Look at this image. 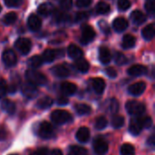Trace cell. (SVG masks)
<instances>
[{
    "label": "cell",
    "mask_w": 155,
    "mask_h": 155,
    "mask_svg": "<svg viewBox=\"0 0 155 155\" xmlns=\"http://www.w3.org/2000/svg\"><path fill=\"white\" fill-rule=\"evenodd\" d=\"M25 76L28 82L35 85H44L47 83V78L45 75L35 70H27Z\"/></svg>",
    "instance_id": "obj_1"
},
{
    "label": "cell",
    "mask_w": 155,
    "mask_h": 155,
    "mask_svg": "<svg viewBox=\"0 0 155 155\" xmlns=\"http://www.w3.org/2000/svg\"><path fill=\"white\" fill-rule=\"evenodd\" d=\"M51 119L56 124H64L72 121V115L70 113L64 110H55L51 114Z\"/></svg>",
    "instance_id": "obj_2"
},
{
    "label": "cell",
    "mask_w": 155,
    "mask_h": 155,
    "mask_svg": "<svg viewBox=\"0 0 155 155\" xmlns=\"http://www.w3.org/2000/svg\"><path fill=\"white\" fill-rule=\"evenodd\" d=\"M125 108L131 115H134V116H140L141 114H143L145 112L144 104H142L141 102H138L135 100L129 101L126 104Z\"/></svg>",
    "instance_id": "obj_3"
},
{
    "label": "cell",
    "mask_w": 155,
    "mask_h": 155,
    "mask_svg": "<svg viewBox=\"0 0 155 155\" xmlns=\"http://www.w3.org/2000/svg\"><path fill=\"white\" fill-rule=\"evenodd\" d=\"M37 134L43 139H50L54 136V130L51 124L47 122H42L37 130Z\"/></svg>",
    "instance_id": "obj_4"
},
{
    "label": "cell",
    "mask_w": 155,
    "mask_h": 155,
    "mask_svg": "<svg viewBox=\"0 0 155 155\" xmlns=\"http://www.w3.org/2000/svg\"><path fill=\"white\" fill-rule=\"evenodd\" d=\"M94 150L96 155H104L108 152V143L102 137H97L94 141Z\"/></svg>",
    "instance_id": "obj_5"
},
{
    "label": "cell",
    "mask_w": 155,
    "mask_h": 155,
    "mask_svg": "<svg viewBox=\"0 0 155 155\" xmlns=\"http://www.w3.org/2000/svg\"><path fill=\"white\" fill-rule=\"evenodd\" d=\"M95 37V31L90 25H84L82 29V36L81 43L84 45H87L92 42Z\"/></svg>",
    "instance_id": "obj_6"
},
{
    "label": "cell",
    "mask_w": 155,
    "mask_h": 155,
    "mask_svg": "<svg viewBox=\"0 0 155 155\" xmlns=\"http://www.w3.org/2000/svg\"><path fill=\"white\" fill-rule=\"evenodd\" d=\"M31 46H32L31 41L29 39H27V38L21 37V38L17 39L16 42H15V47L23 54H28L30 49H31Z\"/></svg>",
    "instance_id": "obj_7"
},
{
    "label": "cell",
    "mask_w": 155,
    "mask_h": 155,
    "mask_svg": "<svg viewBox=\"0 0 155 155\" xmlns=\"http://www.w3.org/2000/svg\"><path fill=\"white\" fill-rule=\"evenodd\" d=\"M3 62L7 66H14L17 62V57L15 53L11 49H6L2 54Z\"/></svg>",
    "instance_id": "obj_8"
},
{
    "label": "cell",
    "mask_w": 155,
    "mask_h": 155,
    "mask_svg": "<svg viewBox=\"0 0 155 155\" xmlns=\"http://www.w3.org/2000/svg\"><path fill=\"white\" fill-rule=\"evenodd\" d=\"M143 120L141 117L136 116L135 118H133L131 120L130 125H129V131L132 134L134 135H138L142 130H143Z\"/></svg>",
    "instance_id": "obj_9"
},
{
    "label": "cell",
    "mask_w": 155,
    "mask_h": 155,
    "mask_svg": "<svg viewBox=\"0 0 155 155\" xmlns=\"http://www.w3.org/2000/svg\"><path fill=\"white\" fill-rule=\"evenodd\" d=\"M22 93L27 98H35L37 95V94H38V90H37L36 85L27 82L25 84H23V86H22Z\"/></svg>",
    "instance_id": "obj_10"
},
{
    "label": "cell",
    "mask_w": 155,
    "mask_h": 155,
    "mask_svg": "<svg viewBox=\"0 0 155 155\" xmlns=\"http://www.w3.org/2000/svg\"><path fill=\"white\" fill-rule=\"evenodd\" d=\"M145 88H146V84L144 82H138L130 85L128 88V92L132 95L138 96V95H141L145 91Z\"/></svg>",
    "instance_id": "obj_11"
},
{
    "label": "cell",
    "mask_w": 155,
    "mask_h": 155,
    "mask_svg": "<svg viewBox=\"0 0 155 155\" xmlns=\"http://www.w3.org/2000/svg\"><path fill=\"white\" fill-rule=\"evenodd\" d=\"M52 72L57 77H67L70 74V70L67 66L64 64H57L53 69Z\"/></svg>",
    "instance_id": "obj_12"
},
{
    "label": "cell",
    "mask_w": 155,
    "mask_h": 155,
    "mask_svg": "<svg viewBox=\"0 0 155 155\" xmlns=\"http://www.w3.org/2000/svg\"><path fill=\"white\" fill-rule=\"evenodd\" d=\"M111 53L106 46H101L99 48V59L102 64H107L111 61Z\"/></svg>",
    "instance_id": "obj_13"
},
{
    "label": "cell",
    "mask_w": 155,
    "mask_h": 155,
    "mask_svg": "<svg viewBox=\"0 0 155 155\" xmlns=\"http://www.w3.org/2000/svg\"><path fill=\"white\" fill-rule=\"evenodd\" d=\"M127 72L132 76H140V75L146 74L147 68L143 65H141V64H135V65L131 66Z\"/></svg>",
    "instance_id": "obj_14"
},
{
    "label": "cell",
    "mask_w": 155,
    "mask_h": 155,
    "mask_svg": "<svg viewBox=\"0 0 155 155\" xmlns=\"http://www.w3.org/2000/svg\"><path fill=\"white\" fill-rule=\"evenodd\" d=\"M28 26L32 31H37L41 27V19L36 15H31L27 21Z\"/></svg>",
    "instance_id": "obj_15"
},
{
    "label": "cell",
    "mask_w": 155,
    "mask_h": 155,
    "mask_svg": "<svg viewBox=\"0 0 155 155\" xmlns=\"http://www.w3.org/2000/svg\"><path fill=\"white\" fill-rule=\"evenodd\" d=\"M90 138V131L87 127H81L76 133V139L80 143H86Z\"/></svg>",
    "instance_id": "obj_16"
},
{
    "label": "cell",
    "mask_w": 155,
    "mask_h": 155,
    "mask_svg": "<svg viewBox=\"0 0 155 155\" xmlns=\"http://www.w3.org/2000/svg\"><path fill=\"white\" fill-rule=\"evenodd\" d=\"M61 90H62L63 94L65 95H73L74 94H75L77 87L73 83L64 82L61 84Z\"/></svg>",
    "instance_id": "obj_17"
},
{
    "label": "cell",
    "mask_w": 155,
    "mask_h": 155,
    "mask_svg": "<svg viewBox=\"0 0 155 155\" xmlns=\"http://www.w3.org/2000/svg\"><path fill=\"white\" fill-rule=\"evenodd\" d=\"M113 26L115 31L117 32H123L128 27V22L124 17H118L114 21Z\"/></svg>",
    "instance_id": "obj_18"
},
{
    "label": "cell",
    "mask_w": 155,
    "mask_h": 155,
    "mask_svg": "<svg viewBox=\"0 0 155 155\" xmlns=\"http://www.w3.org/2000/svg\"><path fill=\"white\" fill-rule=\"evenodd\" d=\"M92 85L95 93L101 94L105 89V82L102 78H94L92 80Z\"/></svg>",
    "instance_id": "obj_19"
},
{
    "label": "cell",
    "mask_w": 155,
    "mask_h": 155,
    "mask_svg": "<svg viewBox=\"0 0 155 155\" xmlns=\"http://www.w3.org/2000/svg\"><path fill=\"white\" fill-rule=\"evenodd\" d=\"M68 54L73 59H79L83 55V51L75 45H70L68 47Z\"/></svg>",
    "instance_id": "obj_20"
},
{
    "label": "cell",
    "mask_w": 155,
    "mask_h": 155,
    "mask_svg": "<svg viewBox=\"0 0 155 155\" xmlns=\"http://www.w3.org/2000/svg\"><path fill=\"white\" fill-rule=\"evenodd\" d=\"M1 107L5 112H6L9 114H14V113L15 112V103L8 100V99L3 100V102L1 103Z\"/></svg>",
    "instance_id": "obj_21"
},
{
    "label": "cell",
    "mask_w": 155,
    "mask_h": 155,
    "mask_svg": "<svg viewBox=\"0 0 155 155\" xmlns=\"http://www.w3.org/2000/svg\"><path fill=\"white\" fill-rule=\"evenodd\" d=\"M131 19L133 20V22L136 25H141L143 23L145 22L146 20V16L145 15H143L141 11L139 10H135L131 14Z\"/></svg>",
    "instance_id": "obj_22"
},
{
    "label": "cell",
    "mask_w": 155,
    "mask_h": 155,
    "mask_svg": "<svg viewBox=\"0 0 155 155\" xmlns=\"http://www.w3.org/2000/svg\"><path fill=\"white\" fill-rule=\"evenodd\" d=\"M38 12L42 15H49L54 10V6L49 3H43L38 6Z\"/></svg>",
    "instance_id": "obj_23"
},
{
    "label": "cell",
    "mask_w": 155,
    "mask_h": 155,
    "mask_svg": "<svg viewBox=\"0 0 155 155\" xmlns=\"http://www.w3.org/2000/svg\"><path fill=\"white\" fill-rule=\"evenodd\" d=\"M57 51L55 50H52V49H46L44 53H43V61L47 62V63H52L54 62V60L57 57Z\"/></svg>",
    "instance_id": "obj_24"
},
{
    "label": "cell",
    "mask_w": 155,
    "mask_h": 155,
    "mask_svg": "<svg viewBox=\"0 0 155 155\" xmlns=\"http://www.w3.org/2000/svg\"><path fill=\"white\" fill-rule=\"evenodd\" d=\"M136 38L132 35H125L123 38V47L125 49L132 48L135 45Z\"/></svg>",
    "instance_id": "obj_25"
},
{
    "label": "cell",
    "mask_w": 155,
    "mask_h": 155,
    "mask_svg": "<svg viewBox=\"0 0 155 155\" xmlns=\"http://www.w3.org/2000/svg\"><path fill=\"white\" fill-rule=\"evenodd\" d=\"M74 66L81 73H86L89 70V64H88V62L86 60L83 59V58L76 59V61L74 63Z\"/></svg>",
    "instance_id": "obj_26"
},
{
    "label": "cell",
    "mask_w": 155,
    "mask_h": 155,
    "mask_svg": "<svg viewBox=\"0 0 155 155\" xmlns=\"http://www.w3.org/2000/svg\"><path fill=\"white\" fill-rule=\"evenodd\" d=\"M155 33V27L153 24H150L143 29V36L146 40H151L153 38Z\"/></svg>",
    "instance_id": "obj_27"
},
{
    "label": "cell",
    "mask_w": 155,
    "mask_h": 155,
    "mask_svg": "<svg viewBox=\"0 0 155 155\" xmlns=\"http://www.w3.org/2000/svg\"><path fill=\"white\" fill-rule=\"evenodd\" d=\"M53 104V99L49 96H45L39 99L36 103V105L40 109H47Z\"/></svg>",
    "instance_id": "obj_28"
},
{
    "label": "cell",
    "mask_w": 155,
    "mask_h": 155,
    "mask_svg": "<svg viewBox=\"0 0 155 155\" xmlns=\"http://www.w3.org/2000/svg\"><path fill=\"white\" fill-rule=\"evenodd\" d=\"M75 111L79 115H86L89 114L92 111L91 107L85 104H78L75 105Z\"/></svg>",
    "instance_id": "obj_29"
},
{
    "label": "cell",
    "mask_w": 155,
    "mask_h": 155,
    "mask_svg": "<svg viewBox=\"0 0 155 155\" xmlns=\"http://www.w3.org/2000/svg\"><path fill=\"white\" fill-rule=\"evenodd\" d=\"M68 155H89L88 152L85 148L80 147V146H71L68 151Z\"/></svg>",
    "instance_id": "obj_30"
},
{
    "label": "cell",
    "mask_w": 155,
    "mask_h": 155,
    "mask_svg": "<svg viewBox=\"0 0 155 155\" xmlns=\"http://www.w3.org/2000/svg\"><path fill=\"white\" fill-rule=\"evenodd\" d=\"M17 19V15L14 12H11V13H7L4 18H3V23L6 25H13Z\"/></svg>",
    "instance_id": "obj_31"
},
{
    "label": "cell",
    "mask_w": 155,
    "mask_h": 155,
    "mask_svg": "<svg viewBox=\"0 0 155 155\" xmlns=\"http://www.w3.org/2000/svg\"><path fill=\"white\" fill-rule=\"evenodd\" d=\"M121 155H135L134 147L130 143H125L121 147Z\"/></svg>",
    "instance_id": "obj_32"
},
{
    "label": "cell",
    "mask_w": 155,
    "mask_h": 155,
    "mask_svg": "<svg viewBox=\"0 0 155 155\" xmlns=\"http://www.w3.org/2000/svg\"><path fill=\"white\" fill-rule=\"evenodd\" d=\"M42 64H43V59L39 55H34L31 58H29V60H28V64L35 68L41 66Z\"/></svg>",
    "instance_id": "obj_33"
},
{
    "label": "cell",
    "mask_w": 155,
    "mask_h": 155,
    "mask_svg": "<svg viewBox=\"0 0 155 155\" xmlns=\"http://www.w3.org/2000/svg\"><path fill=\"white\" fill-rule=\"evenodd\" d=\"M96 11L98 14L101 15H105L110 12V5L104 2H100L96 5Z\"/></svg>",
    "instance_id": "obj_34"
},
{
    "label": "cell",
    "mask_w": 155,
    "mask_h": 155,
    "mask_svg": "<svg viewBox=\"0 0 155 155\" xmlns=\"http://www.w3.org/2000/svg\"><path fill=\"white\" fill-rule=\"evenodd\" d=\"M112 124L115 129L121 128L124 124V118L122 115H114L112 119Z\"/></svg>",
    "instance_id": "obj_35"
},
{
    "label": "cell",
    "mask_w": 155,
    "mask_h": 155,
    "mask_svg": "<svg viewBox=\"0 0 155 155\" xmlns=\"http://www.w3.org/2000/svg\"><path fill=\"white\" fill-rule=\"evenodd\" d=\"M95 128L97 130H104L107 126V120L104 116H99L95 120Z\"/></svg>",
    "instance_id": "obj_36"
},
{
    "label": "cell",
    "mask_w": 155,
    "mask_h": 155,
    "mask_svg": "<svg viewBox=\"0 0 155 155\" xmlns=\"http://www.w3.org/2000/svg\"><path fill=\"white\" fill-rule=\"evenodd\" d=\"M119 110V103L115 98H113L109 101V104H108V111L109 113L112 114H115L117 113Z\"/></svg>",
    "instance_id": "obj_37"
},
{
    "label": "cell",
    "mask_w": 155,
    "mask_h": 155,
    "mask_svg": "<svg viewBox=\"0 0 155 155\" xmlns=\"http://www.w3.org/2000/svg\"><path fill=\"white\" fill-rule=\"evenodd\" d=\"M114 61H115V63L117 64L123 65V64L127 63V58L122 53H115V54H114Z\"/></svg>",
    "instance_id": "obj_38"
},
{
    "label": "cell",
    "mask_w": 155,
    "mask_h": 155,
    "mask_svg": "<svg viewBox=\"0 0 155 155\" xmlns=\"http://www.w3.org/2000/svg\"><path fill=\"white\" fill-rule=\"evenodd\" d=\"M145 9L148 12L149 15H153L155 11V5H154V0H148L145 4Z\"/></svg>",
    "instance_id": "obj_39"
},
{
    "label": "cell",
    "mask_w": 155,
    "mask_h": 155,
    "mask_svg": "<svg viewBox=\"0 0 155 155\" xmlns=\"http://www.w3.org/2000/svg\"><path fill=\"white\" fill-rule=\"evenodd\" d=\"M117 5L121 11H125L131 6V3L129 0H118Z\"/></svg>",
    "instance_id": "obj_40"
},
{
    "label": "cell",
    "mask_w": 155,
    "mask_h": 155,
    "mask_svg": "<svg viewBox=\"0 0 155 155\" xmlns=\"http://www.w3.org/2000/svg\"><path fill=\"white\" fill-rule=\"evenodd\" d=\"M7 92V84L4 79H0V99H2Z\"/></svg>",
    "instance_id": "obj_41"
},
{
    "label": "cell",
    "mask_w": 155,
    "mask_h": 155,
    "mask_svg": "<svg viewBox=\"0 0 155 155\" xmlns=\"http://www.w3.org/2000/svg\"><path fill=\"white\" fill-rule=\"evenodd\" d=\"M67 15L63 13V12H59V11H56L55 14H54V19L57 21V22H64L67 20Z\"/></svg>",
    "instance_id": "obj_42"
},
{
    "label": "cell",
    "mask_w": 155,
    "mask_h": 155,
    "mask_svg": "<svg viewBox=\"0 0 155 155\" xmlns=\"http://www.w3.org/2000/svg\"><path fill=\"white\" fill-rule=\"evenodd\" d=\"M73 1L72 0H60V5L63 9L68 10L72 7Z\"/></svg>",
    "instance_id": "obj_43"
},
{
    "label": "cell",
    "mask_w": 155,
    "mask_h": 155,
    "mask_svg": "<svg viewBox=\"0 0 155 155\" xmlns=\"http://www.w3.org/2000/svg\"><path fill=\"white\" fill-rule=\"evenodd\" d=\"M5 3L9 7H17L21 5L22 0H5Z\"/></svg>",
    "instance_id": "obj_44"
},
{
    "label": "cell",
    "mask_w": 155,
    "mask_h": 155,
    "mask_svg": "<svg viewBox=\"0 0 155 155\" xmlns=\"http://www.w3.org/2000/svg\"><path fill=\"white\" fill-rule=\"evenodd\" d=\"M99 26H100L103 33H104V34H109L110 33V26L105 21H100Z\"/></svg>",
    "instance_id": "obj_45"
},
{
    "label": "cell",
    "mask_w": 155,
    "mask_h": 155,
    "mask_svg": "<svg viewBox=\"0 0 155 155\" xmlns=\"http://www.w3.org/2000/svg\"><path fill=\"white\" fill-rule=\"evenodd\" d=\"M143 120V128H150L153 125V120L150 116H146L144 118H142Z\"/></svg>",
    "instance_id": "obj_46"
},
{
    "label": "cell",
    "mask_w": 155,
    "mask_h": 155,
    "mask_svg": "<svg viewBox=\"0 0 155 155\" xmlns=\"http://www.w3.org/2000/svg\"><path fill=\"white\" fill-rule=\"evenodd\" d=\"M92 0H76V5L79 7H86L90 5Z\"/></svg>",
    "instance_id": "obj_47"
},
{
    "label": "cell",
    "mask_w": 155,
    "mask_h": 155,
    "mask_svg": "<svg viewBox=\"0 0 155 155\" xmlns=\"http://www.w3.org/2000/svg\"><path fill=\"white\" fill-rule=\"evenodd\" d=\"M88 16H89V15H88L87 12H79V13H77V15H76V21H78V22L84 21V20H85Z\"/></svg>",
    "instance_id": "obj_48"
},
{
    "label": "cell",
    "mask_w": 155,
    "mask_h": 155,
    "mask_svg": "<svg viewBox=\"0 0 155 155\" xmlns=\"http://www.w3.org/2000/svg\"><path fill=\"white\" fill-rule=\"evenodd\" d=\"M106 74L109 76V77H111V78H114V77H116V75H117V73H116V71H115V69L114 68H113V67H108V68H106Z\"/></svg>",
    "instance_id": "obj_49"
},
{
    "label": "cell",
    "mask_w": 155,
    "mask_h": 155,
    "mask_svg": "<svg viewBox=\"0 0 155 155\" xmlns=\"http://www.w3.org/2000/svg\"><path fill=\"white\" fill-rule=\"evenodd\" d=\"M68 103H69V100H68L66 97L62 96V97H59V98L57 99V104H58L59 105H65V104H67Z\"/></svg>",
    "instance_id": "obj_50"
},
{
    "label": "cell",
    "mask_w": 155,
    "mask_h": 155,
    "mask_svg": "<svg viewBox=\"0 0 155 155\" xmlns=\"http://www.w3.org/2000/svg\"><path fill=\"white\" fill-rule=\"evenodd\" d=\"M46 154H47V149L43 148V149H40V150H38V151H35V152L32 153L30 155H46Z\"/></svg>",
    "instance_id": "obj_51"
},
{
    "label": "cell",
    "mask_w": 155,
    "mask_h": 155,
    "mask_svg": "<svg viewBox=\"0 0 155 155\" xmlns=\"http://www.w3.org/2000/svg\"><path fill=\"white\" fill-rule=\"evenodd\" d=\"M6 136H7V132H6V130L5 129V127L0 126V140L5 139Z\"/></svg>",
    "instance_id": "obj_52"
},
{
    "label": "cell",
    "mask_w": 155,
    "mask_h": 155,
    "mask_svg": "<svg viewBox=\"0 0 155 155\" xmlns=\"http://www.w3.org/2000/svg\"><path fill=\"white\" fill-rule=\"evenodd\" d=\"M50 155H63V153L59 149H54L51 152Z\"/></svg>",
    "instance_id": "obj_53"
},
{
    "label": "cell",
    "mask_w": 155,
    "mask_h": 155,
    "mask_svg": "<svg viewBox=\"0 0 155 155\" xmlns=\"http://www.w3.org/2000/svg\"><path fill=\"white\" fill-rule=\"evenodd\" d=\"M154 142H155L154 135H152V136L150 137V139L148 140V143H149V144H151L152 146H153V145H154Z\"/></svg>",
    "instance_id": "obj_54"
},
{
    "label": "cell",
    "mask_w": 155,
    "mask_h": 155,
    "mask_svg": "<svg viewBox=\"0 0 155 155\" xmlns=\"http://www.w3.org/2000/svg\"><path fill=\"white\" fill-rule=\"evenodd\" d=\"M1 9H2V8H1V5H0V12H1Z\"/></svg>",
    "instance_id": "obj_55"
},
{
    "label": "cell",
    "mask_w": 155,
    "mask_h": 155,
    "mask_svg": "<svg viewBox=\"0 0 155 155\" xmlns=\"http://www.w3.org/2000/svg\"><path fill=\"white\" fill-rule=\"evenodd\" d=\"M10 155H18V154H10Z\"/></svg>",
    "instance_id": "obj_56"
}]
</instances>
